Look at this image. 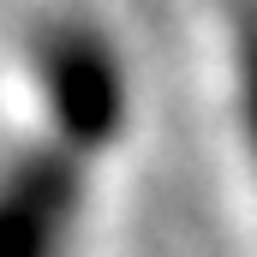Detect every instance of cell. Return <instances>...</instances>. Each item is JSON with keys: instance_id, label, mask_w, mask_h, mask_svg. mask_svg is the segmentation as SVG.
Here are the masks:
<instances>
[{"instance_id": "obj_1", "label": "cell", "mask_w": 257, "mask_h": 257, "mask_svg": "<svg viewBox=\"0 0 257 257\" xmlns=\"http://www.w3.org/2000/svg\"><path fill=\"white\" fill-rule=\"evenodd\" d=\"M18 78L30 132L54 138L66 150L108 162L132 132V60L120 36L84 12V6H48L18 36Z\"/></svg>"}, {"instance_id": "obj_2", "label": "cell", "mask_w": 257, "mask_h": 257, "mask_svg": "<svg viewBox=\"0 0 257 257\" xmlns=\"http://www.w3.org/2000/svg\"><path fill=\"white\" fill-rule=\"evenodd\" d=\"M96 168L102 162L24 132L0 156V257H78Z\"/></svg>"}, {"instance_id": "obj_3", "label": "cell", "mask_w": 257, "mask_h": 257, "mask_svg": "<svg viewBox=\"0 0 257 257\" xmlns=\"http://www.w3.org/2000/svg\"><path fill=\"white\" fill-rule=\"evenodd\" d=\"M227 72H233V114H239L245 168L257 180V0L227 6Z\"/></svg>"}]
</instances>
